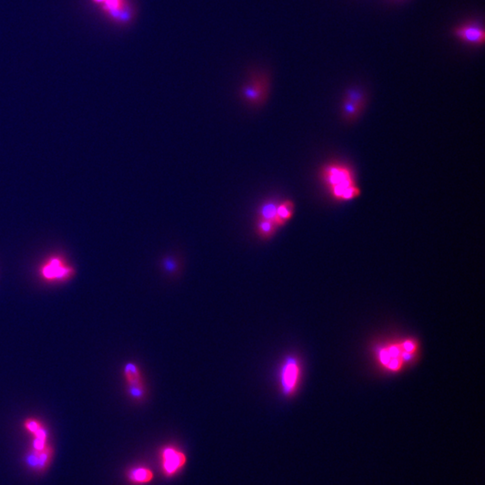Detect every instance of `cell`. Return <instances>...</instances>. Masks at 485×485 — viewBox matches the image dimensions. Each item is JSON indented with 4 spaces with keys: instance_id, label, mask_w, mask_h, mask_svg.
Returning <instances> with one entry per match:
<instances>
[{
    "instance_id": "12",
    "label": "cell",
    "mask_w": 485,
    "mask_h": 485,
    "mask_svg": "<svg viewBox=\"0 0 485 485\" xmlns=\"http://www.w3.org/2000/svg\"><path fill=\"white\" fill-rule=\"evenodd\" d=\"M276 224L271 220L265 219H255L254 224V231L257 238H260L263 241H268L276 235L278 231Z\"/></svg>"
},
{
    "instance_id": "1",
    "label": "cell",
    "mask_w": 485,
    "mask_h": 485,
    "mask_svg": "<svg viewBox=\"0 0 485 485\" xmlns=\"http://www.w3.org/2000/svg\"><path fill=\"white\" fill-rule=\"evenodd\" d=\"M321 177L328 187L330 194L337 201L355 200L362 193L354 173L349 166L341 163L329 164L322 169Z\"/></svg>"
},
{
    "instance_id": "7",
    "label": "cell",
    "mask_w": 485,
    "mask_h": 485,
    "mask_svg": "<svg viewBox=\"0 0 485 485\" xmlns=\"http://www.w3.org/2000/svg\"><path fill=\"white\" fill-rule=\"evenodd\" d=\"M123 376L128 395L136 402H142L147 395V388L138 365L133 362L127 363L124 366Z\"/></svg>"
},
{
    "instance_id": "14",
    "label": "cell",
    "mask_w": 485,
    "mask_h": 485,
    "mask_svg": "<svg viewBox=\"0 0 485 485\" xmlns=\"http://www.w3.org/2000/svg\"><path fill=\"white\" fill-rule=\"evenodd\" d=\"M364 110V107L361 105H357L353 103L352 101L343 99V105H342V115L343 119L347 121H354L358 119V117L362 115V112Z\"/></svg>"
},
{
    "instance_id": "5",
    "label": "cell",
    "mask_w": 485,
    "mask_h": 485,
    "mask_svg": "<svg viewBox=\"0 0 485 485\" xmlns=\"http://www.w3.org/2000/svg\"><path fill=\"white\" fill-rule=\"evenodd\" d=\"M158 457L162 474L167 478H172L181 473L187 463L185 453L180 447L172 444L161 447Z\"/></svg>"
},
{
    "instance_id": "4",
    "label": "cell",
    "mask_w": 485,
    "mask_h": 485,
    "mask_svg": "<svg viewBox=\"0 0 485 485\" xmlns=\"http://www.w3.org/2000/svg\"><path fill=\"white\" fill-rule=\"evenodd\" d=\"M40 277L48 282H63L75 275V268L61 255L48 257L39 269Z\"/></svg>"
},
{
    "instance_id": "19",
    "label": "cell",
    "mask_w": 485,
    "mask_h": 485,
    "mask_svg": "<svg viewBox=\"0 0 485 485\" xmlns=\"http://www.w3.org/2000/svg\"><path fill=\"white\" fill-rule=\"evenodd\" d=\"M93 1L95 2V3H97V4H101V5H103L106 0H93Z\"/></svg>"
},
{
    "instance_id": "15",
    "label": "cell",
    "mask_w": 485,
    "mask_h": 485,
    "mask_svg": "<svg viewBox=\"0 0 485 485\" xmlns=\"http://www.w3.org/2000/svg\"><path fill=\"white\" fill-rule=\"evenodd\" d=\"M344 98L347 100L352 101L353 103L361 105L365 108L366 103V95L362 89H360L358 87H352V88L348 89Z\"/></svg>"
},
{
    "instance_id": "18",
    "label": "cell",
    "mask_w": 485,
    "mask_h": 485,
    "mask_svg": "<svg viewBox=\"0 0 485 485\" xmlns=\"http://www.w3.org/2000/svg\"><path fill=\"white\" fill-rule=\"evenodd\" d=\"M163 267L167 272H176L179 267V263L175 257L167 256L163 259Z\"/></svg>"
},
{
    "instance_id": "17",
    "label": "cell",
    "mask_w": 485,
    "mask_h": 485,
    "mask_svg": "<svg viewBox=\"0 0 485 485\" xmlns=\"http://www.w3.org/2000/svg\"><path fill=\"white\" fill-rule=\"evenodd\" d=\"M125 3V0H106L102 5V8L105 13H109L112 11L119 9Z\"/></svg>"
},
{
    "instance_id": "13",
    "label": "cell",
    "mask_w": 485,
    "mask_h": 485,
    "mask_svg": "<svg viewBox=\"0 0 485 485\" xmlns=\"http://www.w3.org/2000/svg\"><path fill=\"white\" fill-rule=\"evenodd\" d=\"M279 202H280V200H274V199H269V200L262 201L257 209L256 219L271 220L274 222V219L276 216L277 207H278Z\"/></svg>"
},
{
    "instance_id": "16",
    "label": "cell",
    "mask_w": 485,
    "mask_h": 485,
    "mask_svg": "<svg viewBox=\"0 0 485 485\" xmlns=\"http://www.w3.org/2000/svg\"><path fill=\"white\" fill-rule=\"evenodd\" d=\"M134 14L135 13H134L133 6L125 1L123 5L120 10L119 15L115 22H118L120 24H128L133 19Z\"/></svg>"
},
{
    "instance_id": "2",
    "label": "cell",
    "mask_w": 485,
    "mask_h": 485,
    "mask_svg": "<svg viewBox=\"0 0 485 485\" xmlns=\"http://www.w3.org/2000/svg\"><path fill=\"white\" fill-rule=\"evenodd\" d=\"M271 79L265 72H255L249 76L240 88V98L251 108H261L270 95Z\"/></svg>"
},
{
    "instance_id": "8",
    "label": "cell",
    "mask_w": 485,
    "mask_h": 485,
    "mask_svg": "<svg viewBox=\"0 0 485 485\" xmlns=\"http://www.w3.org/2000/svg\"><path fill=\"white\" fill-rule=\"evenodd\" d=\"M53 447L49 444L43 450H34L33 448H30L25 456V464L33 471L43 473L50 466L53 460Z\"/></svg>"
},
{
    "instance_id": "9",
    "label": "cell",
    "mask_w": 485,
    "mask_h": 485,
    "mask_svg": "<svg viewBox=\"0 0 485 485\" xmlns=\"http://www.w3.org/2000/svg\"><path fill=\"white\" fill-rule=\"evenodd\" d=\"M454 34L462 42L472 45H483L485 43V30L478 24H461L454 29Z\"/></svg>"
},
{
    "instance_id": "6",
    "label": "cell",
    "mask_w": 485,
    "mask_h": 485,
    "mask_svg": "<svg viewBox=\"0 0 485 485\" xmlns=\"http://www.w3.org/2000/svg\"><path fill=\"white\" fill-rule=\"evenodd\" d=\"M376 359L384 368L394 373L401 370L406 363L411 362L404 352L401 343H390L378 348Z\"/></svg>"
},
{
    "instance_id": "10",
    "label": "cell",
    "mask_w": 485,
    "mask_h": 485,
    "mask_svg": "<svg viewBox=\"0 0 485 485\" xmlns=\"http://www.w3.org/2000/svg\"><path fill=\"white\" fill-rule=\"evenodd\" d=\"M126 478L131 485H146L154 480V473L148 466H132L126 473Z\"/></svg>"
},
{
    "instance_id": "11",
    "label": "cell",
    "mask_w": 485,
    "mask_h": 485,
    "mask_svg": "<svg viewBox=\"0 0 485 485\" xmlns=\"http://www.w3.org/2000/svg\"><path fill=\"white\" fill-rule=\"evenodd\" d=\"M294 213L295 203L293 200L287 199L280 201L277 207L276 216L274 219V223L276 224L278 229L284 227L293 218Z\"/></svg>"
},
{
    "instance_id": "3",
    "label": "cell",
    "mask_w": 485,
    "mask_h": 485,
    "mask_svg": "<svg viewBox=\"0 0 485 485\" xmlns=\"http://www.w3.org/2000/svg\"><path fill=\"white\" fill-rule=\"evenodd\" d=\"M301 364L299 358L290 355L282 362L279 372V384L281 393L287 397L295 395L301 380Z\"/></svg>"
}]
</instances>
